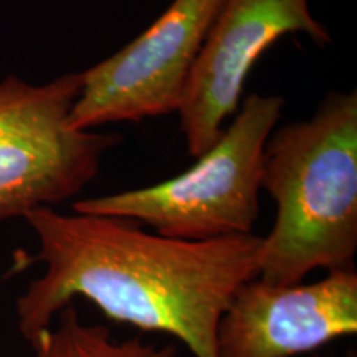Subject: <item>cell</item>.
<instances>
[{"mask_svg": "<svg viewBox=\"0 0 357 357\" xmlns=\"http://www.w3.org/2000/svg\"><path fill=\"white\" fill-rule=\"evenodd\" d=\"M38 238L29 263L45 271L17 300V326L32 342L73 300L106 318L164 333L195 357H217L215 333L235 293L258 278L261 236L187 242L116 217L40 207L24 217Z\"/></svg>", "mask_w": 357, "mask_h": 357, "instance_id": "1", "label": "cell"}, {"mask_svg": "<svg viewBox=\"0 0 357 357\" xmlns=\"http://www.w3.org/2000/svg\"><path fill=\"white\" fill-rule=\"evenodd\" d=\"M261 189L276 220L261 236L258 280L303 283L311 271L354 268L357 252V91H331L307 121L275 129Z\"/></svg>", "mask_w": 357, "mask_h": 357, "instance_id": "2", "label": "cell"}, {"mask_svg": "<svg viewBox=\"0 0 357 357\" xmlns=\"http://www.w3.org/2000/svg\"><path fill=\"white\" fill-rule=\"evenodd\" d=\"M283 106L281 96L248 95L230 126L189 171L144 189L77 200L75 213L124 218L187 242L253 234L263 154Z\"/></svg>", "mask_w": 357, "mask_h": 357, "instance_id": "3", "label": "cell"}, {"mask_svg": "<svg viewBox=\"0 0 357 357\" xmlns=\"http://www.w3.org/2000/svg\"><path fill=\"white\" fill-rule=\"evenodd\" d=\"M79 88V73L43 84L15 75L0 82V222L75 197L121 141L119 134L71 126Z\"/></svg>", "mask_w": 357, "mask_h": 357, "instance_id": "4", "label": "cell"}, {"mask_svg": "<svg viewBox=\"0 0 357 357\" xmlns=\"http://www.w3.org/2000/svg\"><path fill=\"white\" fill-rule=\"evenodd\" d=\"M223 0H172L131 43L83 71L70 124L93 131L111 123L177 113L192 68Z\"/></svg>", "mask_w": 357, "mask_h": 357, "instance_id": "5", "label": "cell"}, {"mask_svg": "<svg viewBox=\"0 0 357 357\" xmlns=\"http://www.w3.org/2000/svg\"><path fill=\"white\" fill-rule=\"evenodd\" d=\"M288 33L331 42L329 30L311 15L310 0H223L177 111L190 155L200 158L215 144L242 102L252 66Z\"/></svg>", "mask_w": 357, "mask_h": 357, "instance_id": "6", "label": "cell"}, {"mask_svg": "<svg viewBox=\"0 0 357 357\" xmlns=\"http://www.w3.org/2000/svg\"><path fill=\"white\" fill-rule=\"evenodd\" d=\"M357 334V273L328 271L314 283H245L223 311L217 357H303Z\"/></svg>", "mask_w": 357, "mask_h": 357, "instance_id": "7", "label": "cell"}, {"mask_svg": "<svg viewBox=\"0 0 357 357\" xmlns=\"http://www.w3.org/2000/svg\"><path fill=\"white\" fill-rule=\"evenodd\" d=\"M30 342L35 357H176L174 344H154L141 336L118 339L109 328L88 324L73 305Z\"/></svg>", "mask_w": 357, "mask_h": 357, "instance_id": "8", "label": "cell"}, {"mask_svg": "<svg viewBox=\"0 0 357 357\" xmlns=\"http://www.w3.org/2000/svg\"><path fill=\"white\" fill-rule=\"evenodd\" d=\"M333 357H356V356L351 354V352H349V354H344V356H333Z\"/></svg>", "mask_w": 357, "mask_h": 357, "instance_id": "9", "label": "cell"}]
</instances>
